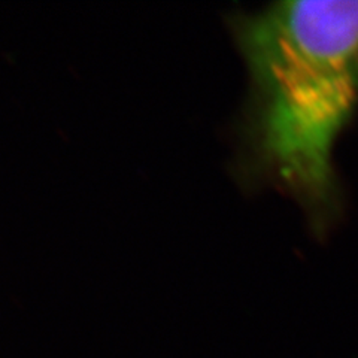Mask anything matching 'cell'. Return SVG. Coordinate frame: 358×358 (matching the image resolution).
<instances>
[{
    "mask_svg": "<svg viewBox=\"0 0 358 358\" xmlns=\"http://www.w3.org/2000/svg\"><path fill=\"white\" fill-rule=\"evenodd\" d=\"M234 29L250 76L243 169L327 242L350 209L338 151L358 117V0H284Z\"/></svg>",
    "mask_w": 358,
    "mask_h": 358,
    "instance_id": "cell-1",
    "label": "cell"
}]
</instances>
